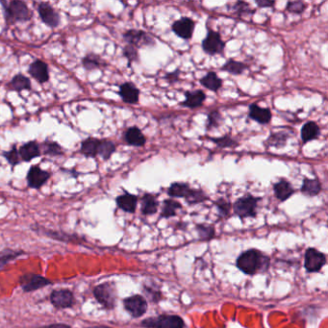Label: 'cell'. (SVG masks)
Here are the masks:
<instances>
[{
    "instance_id": "cell-1",
    "label": "cell",
    "mask_w": 328,
    "mask_h": 328,
    "mask_svg": "<svg viewBox=\"0 0 328 328\" xmlns=\"http://www.w3.org/2000/svg\"><path fill=\"white\" fill-rule=\"evenodd\" d=\"M271 265V259L262 251L250 248L241 254L237 261L236 267L247 275H255L259 272H266Z\"/></svg>"
},
{
    "instance_id": "cell-2",
    "label": "cell",
    "mask_w": 328,
    "mask_h": 328,
    "mask_svg": "<svg viewBox=\"0 0 328 328\" xmlns=\"http://www.w3.org/2000/svg\"><path fill=\"white\" fill-rule=\"evenodd\" d=\"M0 3L3 7L4 19L7 25H13L17 22H26L32 19L31 11L23 1H1Z\"/></svg>"
},
{
    "instance_id": "cell-3",
    "label": "cell",
    "mask_w": 328,
    "mask_h": 328,
    "mask_svg": "<svg viewBox=\"0 0 328 328\" xmlns=\"http://www.w3.org/2000/svg\"><path fill=\"white\" fill-rule=\"evenodd\" d=\"M261 199V197H254L252 195H245L244 197H239L232 204L235 215L241 220L256 217L258 202Z\"/></svg>"
},
{
    "instance_id": "cell-4",
    "label": "cell",
    "mask_w": 328,
    "mask_h": 328,
    "mask_svg": "<svg viewBox=\"0 0 328 328\" xmlns=\"http://www.w3.org/2000/svg\"><path fill=\"white\" fill-rule=\"evenodd\" d=\"M143 328H185L184 319L177 315L163 314L156 317L143 319L141 322Z\"/></svg>"
},
{
    "instance_id": "cell-5",
    "label": "cell",
    "mask_w": 328,
    "mask_h": 328,
    "mask_svg": "<svg viewBox=\"0 0 328 328\" xmlns=\"http://www.w3.org/2000/svg\"><path fill=\"white\" fill-rule=\"evenodd\" d=\"M123 41L137 49L141 47H153L156 46V41L152 35L139 29H129L122 34Z\"/></svg>"
},
{
    "instance_id": "cell-6",
    "label": "cell",
    "mask_w": 328,
    "mask_h": 328,
    "mask_svg": "<svg viewBox=\"0 0 328 328\" xmlns=\"http://www.w3.org/2000/svg\"><path fill=\"white\" fill-rule=\"evenodd\" d=\"M201 48L210 56H225V42L222 39L220 32L208 28L206 37L201 43Z\"/></svg>"
},
{
    "instance_id": "cell-7",
    "label": "cell",
    "mask_w": 328,
    "mask_h": 328,
    "mask_svg": "<svg viewBox=\"0 0 328 328\" xmlns=\"http://www.w3.org/2000/svg\"><path fill=\"white\" fill-rule=\"evenodd\" d=\"M95 299L98 300L104 307L113 309L117 301V291L112 283H103L98 285L94 291Z\"/></svg>"
},
{
    "instance_id": "cell-8",
    "label": "cell",
    "mask_w": 328,
    "mask_h": 328,
    "mask_svg": "<svg viewBox=\"0 0 328 328\" xmlns=\"http://www.w3.org/2000/svg\"><path fill=\"white\" fill-rule=\"evenodd\" d=\"M326 265L325 254L309 247L304 254V268L307 272H319Z\"/></svg>"
},
{
    "instance_id": "cell-9",
    "label": "cell",
    "mask_w": 328,
    "mask_h": 328,
    "mask_svg": "<svg viewBox=\"0 0 328 328\" xmlns=\"http://www.w3.org/2000/svg\"><path fill=\"white\" fill-rule=\"evenodd\" d=\"M41 20L49 28H57L61 24V17L52 5L48 2H41L37 7Z\"/></svg>"
},
{
    "instance_id": "cell-10",
    "label": "cell",
    "mask_w": 328,
    "mask_h": 328,
    "mask_svg": "<svg viewBox=\"0 0 328 328\" xmlns=\"http://www.w3.org/2000/svg\"><path fill=\"white\" fill-rule=\"evenodd\" d=\"M123 304L125 310L135 319L142 317L149 308V303L145 298L140 295H134L125 299L123 300Z\"/></svg>"
},
{
    "instance_id": "cell-11",
    "label": "cell",
    "mask_w": 328,
    "mask_h": 328,
    "mask_svg": "<svg viewBox=\"0 0 328 328\" xmlns=\"http://www.w3.org/2000/svg\"><path fill=\"white\" fill-rule=\"evenodd\" d=\"M51 177V173L47 170L41 169L40 166H31L26 174V181L29 188L34 190H40L45 186L47 181Z\"/></svg>"
},
{
    "instance_id": "cell-12",
    "label": "cell",
    "mask_w": 328,
    "mask_h": 328,
    "mask_svg": "<svg viewBox=\"0 0 328 328\" xmlns=\"http://www.w3.org/2000/svg\"><path fill=\"white\" fill-rule=\"evenodd\" d=\"M196 29V21L191 18L183 17L175 20L171 25V31L180 39L190 41Z\"/></svg>"
},
{
    "instance_id": "cell-13",
    "label": "cell",
    "mask_w": 328,
    "mask_h": 328,
    "mask_svg": "<svg viewBox=\"0 0 328 328\" xmlns=\"http://www.w3.org/2000/svg\"><path fill=\"white\" fill-rule=\"evenodd\" d=\"M28 74L40 84H45L49 81V67L43 60L36 59L32 62L28 67Z\"/></svg>"
},
{
    "instance_id": "cell-14",
    "label": "cell",
    "mask_w": 328,
    "mask_h": 328,
    "mask_svg": "<svg viewBox=\"0 0 328 328\" xmlns=\"http://www.w3.org/2000/svg\"><path fill=\"white\" fill-rule=\"evenodd\" d=\"M118 94L121 96V98L124 103L135 105V104L139 103L141 92L134 83L124 82L122 85H120Z\"/></svg>"
},
{
    "instance_id": "cell-15",
    "label": "cell",
    "mask_w": 328,
    "mask_h": 328,
    "mask_svg": "<svg viewBox=\"0 0 328 328\" xmlns=\"http://www.w3.org/2000/svg\"><path fill=\"white\" fill-rule=\"evenodd\" d=\"M248 118L261 125H266L272 122V113L268 107L263 108L257 103H252L248 107Z\"/></svg>"
},
{
    "instance_id": "cell-16",
    "label": "cell",
    "mask_w": 328,
    "mask_h": 328,
    "mask_svg": "<svg viewBox=\"0 0 328 328\" xmlns=\"http://www.w3.org/2000/svg\"><path fill=\"white\" fill-rule=\"evenodd\" d=\"M19 282H20L22 289L26 291H35V290L41 289L48 284H50V282L49 280H47V278H45L41 275L33 274V273L24 274L20 278Z\"/></svg>"
},
{
    "instance_id": "cell-17",
    "label": "cell",
    "mask_w": 328,
    "mask_h": 328,
    "mask_svg": "<svg viewBox=\"0 0 328 328\" xmlns=\"http://www.w3.org/2000/svg\"><path fill=\"white\" fill-rule=\"evenodd\" d=\"M184 95H185V100L182 101L180 105L192 110L202 107L207 98L206 94L202 90L186 91Z\"/></svg>"
},
{
    "instance_id": "cell-18",
    "label": "cell",
    "mask_w": 328,
    "mask_h": 328,
    "mask_svg": "<svg viewBox=\"0 0 328 328\" xmlns=\"http://www.w3.org/2000/svg\"><path fill=\"white\" fill-rule=\"evenodd\" d=\"M272 190L274 197L280 202H285L296 193V190L293 187L291 182L285 178H281L279 181L275 182L272 185Z\"/></svg>"
},
{
    "instance_id": "cell-19",
    "label": "cell",
    "mask_w": 328,
    "mask_h": 328,
    "mask_svg": "<svg viewBox=\"0 0 328 328\" xmlns=\"http://www.w3.org/2000/svg\"><path fill=\"white\" fill-rule=\"evenodd\" d=\"M123 140L128 145L136 148H142L147 143V137L138 126L127 128L123 134Z\"/></svg>"
},
{
    "instance_id": "cell-20",
    "label": "cell",
    "mask_w": 328,
    "mask_h": 328,
    "mask_svg": "<svg viewBox=\"0 0 328 328\" xmlns=\"http://www.w3.org/2000/svg\"><path fill=\"white\" fill-rule=\"evenodd\" d=\"M19 153L21 161L25 163H29L30 161L42 156L40 144L36 141H29L22 143L19 148Z\"/></svg>"
},
{
    "instance_id": "cell-21",
    "label": "cell",
    "mask_w": 328,
    "mask_h": 328,
    "mask_svg": "<svg viewBox=\"0 0 328 328\" xmlns=\"http://www.w3.org/2000/svg\"><path fill=\"white\" fill-rule=\"evenodd\" d=\"M138 199L139 198L137 196L132 195L128 192H124L123 195H121L116 198V203L122 211L134 214L138 205Z\"/></svg>"
},
{
    "instance_id": "cell-22",
    "label": "cell",
    "mask_w": 328,
    "mask_h": 328,
    "mask_svg": "<svg viewBox=\"0 0 328 328\" xmlns=\"http://www.w3.org/2000/svg\"><path fill=\"white\" fill-rule=\"evenodd\" d=\"M9 91L20 93L22 91H30L32 89V83L30 78L21 74L14 75V77L6 85Z\"/></svg>"
},
{
    "instance_id": "cell-23",
    "label": "cell",
    "mask_w": 328,
    "mask_h": 328,
    "mask_svg": "<svg viewBox=\"0 0 328 328\" xmlns=\"http://www.w3.org/2000/svg\"><path fill=\"white\" fill-rule=\"evenodd\" d=\"M291 135L289 131L272 132L265 141L266 148H274L277 150L283 149L287 145Z\"/></svg>"
},
{
    "instance_id": "cell-24",
    "label": "cell",
    "mask_w": 328,
    "mask_h": 328,
    "mask_svg": "<svg viewBox=\"0 0 328 328\" xmlns=\"http://www.w3.org/2000/svg\"><path fill=\"white\" fill-rule=\"evenodd\" d=\"M320 136V128L316 122L309 121L304 123L300 130V137L303 143L317 140Z\"/></svg>"
},
{
    "instance_id": "cell-25",
    "label": "cell",
    "mask_w": 328,
    "mask_h": 328,
    "mask_svg": "<svg viewBox=\"0 0 328 328\" xmlns=\"http://www.w3.org/2000/svg\"><path fill=\"white\" fill-rule=\"evenodd\" d=\"M75 298L72 293L68 290H58L51 294V302L60 308L70 307L74 304Z\"/></svg>"
},
{
    "instance_id": "cell-26",
    "label": "cell",
    "mask_w": 328,
    "mask_h": 328,
    "mask_svg": "<svg viewBox=\"0 0 328 328\" xmlns=\"http://www.w3.org/2000/svg\"><path fill=\"white\" fill-rule=\"evenodd\" d=\"M322 191V186L319 178H303L300 187V192L306 197H314L319 196Z\"/></svg>"
},
{
    "instance_id": "cell-27",
    "label": "cell",
    "mask_w": 328,
    "mask_h": 328,
    "mask_svg": "<svg viewBox=\"0 0 328 328\" xmlns=\"http://www.w3.org/2000/svg\"><path fill=\"white\" fill-rule=\"evenodd\" d=\"M159 201L154 195L145 193L141 197V214L143 216H152L158 212Z\"/></svg>"
},
{
    "instance_id": "cell-28",
    "label": "cell",
    "mask_w": 328,
    "mask_h": 328,
    "mask_svg": "<svg viewBox=\"0 0 328 328\" xmlns=\"http://www.w3.org/2000/svg\"><path fill=\"white\" fill-rule=\"evenodd\" d=\"M99 143L100 139L89 137L81 142L79 153L82 154L86 158H95L97 156Z\"/></svg>"
},
{
    "instance_id": "cell-29",
    "label": "cell",
    "mask_w": 328,
    "mask_h": 328,
    "mask_svg": "<svg viewBox=\"0 0 328 328\" xmlns=\"http://www.w3.org/2000/svg\"><path fill=\"white\" fill-rule=\"evenodd\" d=\"M199 82L200 85L203 86L205 89L212 91L214 93H217L224 84V81L218 77V75H216V71H213V70L208 71L206 75L201 77Z\"/></svg>"
},
{
    "instance_id": "cell-30",
    "label": "cell",
    "mask_w": 328,
    "mask_h": 328,
    "mask_svg": "<svg viewBox=\"0 0 328 328\" xmlns=\"http://www.w3.org/2000/svg\"><path fill=\"white\" fill-rule=\"evenodd\" d=\"M81 64L87 71H92L94 69H98L108 66L107 62L95 53L86 54L81 61Z\"/></svg>"
},
{
    "instance_id": "cell-31",
    "label": "cell",
    "mask_w": 328,
    "mask_h": 328,
    "mask_svg": "<svg viewBox=\"0 0 328 328\" xmlns=\"http://www.w3.org/2000/svg\"><path fill=\"white\" fill-rule=\"evenodd\" d=\"M42 155H47L50 157H60L65 154L63 148L59 142L51 140H46L40 144Z\"/></svg>"
},
{
    "instance_id": "cell-32",
    "label": "cell",
    "mask_w": 328,
    "mask_h": 328,
    "mask_svg": "<svg viewBox=\"0 0 328 328\" xmlns=\"http://www.w3.org/2000/svg\"><path fill=\"white\" fill-rule=\"evenodd\" d=\"M182 208H183L182 204L177 200H174L173 198L165 199L163 201V207L161 210L160 218H169V217L175 216L177 214V211Z\"/></svg>"
},
{
    "instance_id": "cell-33",
    "label": "cell",
    "mask_w": 328,
    "mask_h": 328,
    "mask_svg": "<svg viewBox=\"0 0 328 328\" xmlns=\"http://www.w3.org/2000/svg\"><path fill=\"white\" fill-rule=\"evenodd\" d=\"M247 68L248 66L244 62L237 61L234 59H229L225 62V65L221 67V70L225 71L229 75L238 76V75H243Z\"/></svg>"
},
{
    "instance_id": "cell-34",
    "label": "cell",
    "mask_w": 328,
    "mask_h": 328,
    "mask_svg": "<svg viewBox=\"0 0 328 328\" xmlns=\"http://www.w3.org/2000/svg\"><path fill=\"white\" fill-rule=\"evenodd\" d=\"M191 188L186 182H172L167 190V194L171 198H185Z\"/></svg>"
},
{
    "instance_id": "cell-35",
    "label": "cell",
    "mask_w": 328,
    "mask_h": 328,
    "mask_svg": "<svg viewBox=\"0 0 328 328\" xmlns=\"http://www.w3.org/2000/svg\"><path fill=\"white\" fill-rule=\"evenodd\" d=\"M188 205H196L199 203H203L209 199L206 193L201 189H195L191 188V190L188 193L187 197L184 198Z\"/></svg>"
},
{
    "instance_id": "cell-36",
    "label": "cell",
    "mask_w": 328,
    "mask_h": 328,
    "mask_svg": "<svg viewBox=\"0 0 328 328\" xmlns=\"http://www.w3.org/2000/svg\"><path fill=\"white\" fill-rule=\"evenodd\" d=\"M117 151V145L114 141L108 139L100 140V143L98 147L97 156L101 157L104 161H108L111 159L113 154Z\"/></svg>"
},
{
    "instance_id": "cell-37",
    "label": "cell",
    "mask_w": 328,
    "mask_h": 328,
    "mask_svg": "<svg viewBox=\"0 0 328 328\" xmlns=\"http://www.w3.org/2000/svg\"><path fill=\"white\" fill-rule=\"evenodd\" d=\"M207 139L209 141L214 142L216 147L221 150H226V149H234L239 147L240 142L235 140L234 138H232L230 135H225L223 137L220 138H211V137H207Z\"/></svg>"
},
{
    "instance_id": "cell-38",
    "label": "cell",
    "mask_w": 328,
    "mask_h": 328,
    "mask_svg": "<svg viewBox=\"0 0 328 328\" xmlns=\"http://www.w3.org/2000/svg\"><path fill=\"white\" fill-rule=\"evenodd\" d=\"M196 229L200 241L209 242L212 239H214L216 236V229L214 225L199 224L196 225Z\"/></svg>"
},
{
    "instance_id": "cell-39",
    "label": "cell",
    "mask_w": 328,
    "mask_h": 328,
    "mask_svg": "<svg viewBox=\"0 0 328 328\" xmlns=\"http://www.w3.org/2000/svg\"><path fill=\"white\" fill-rule=\"evenodd\" d=\"M224 123V118L218 110H212L207 116L206 130L216 129Z\"/></svg>"
},
{
    "instance_id": "cell-40",
    "label": "cell",
    "mask_w": 328,
    "mask_h": 328,
    "mask_svg": "<svg viewBox=\"0 0 328 328\" xmlns=\"http://www.w3.org/2000/svg\"><path fill=\"white\" fill-rule=\"evenodd\" d=\"M142 291L144 293L145 297L149 299L152 303H159L161 300H163V294L158 287L155 285H144Z\"/></svg>"
},
{
    "instance_id": "cell-41",
    "label": "cell",
    "mask_w": 328,
    "mask_h": 328,
    "mask_svg": "<svg viewBox=\"0 0 328 328\" xmlns=\"http://www.w3.org/2000/svg\"><path fill=\"white\" fill-rule=\"evenodd\" d=\"M2 156L6 159L12 168H15L21 162L20 156H19V149L17 148V144H13L11 150L8 151H4L2 153Z\"/></svg>"
},
{
    "instance_id": "cell-42",
    "label": "cell",
    "mask_w": 328,
    "mask_h": 328,
    "mask_svg": "<svg viewBox=\"0 0 328 328\" xmlns=\"http://www.w3.org/2000/svg\"><path fill=\"white\" fill-rule=\"evenodd\" d=\"M214 204L216 207L218 215L221 217L226 218L230 216V212L232 209V203L229 200L225 199L224 197H221V198H217L216 201H214Z\"/></svg>"
},
{
    "instance_id": "cell-43",
    "label": "cell",
    "mask_w": 328,
    "mask_h": 328,
    "mask_svg": "<svg viewBox=\"0 0 328 328\" xmlns=\"http://www.w3.org/2000/svg\"><path fill=\"white\" fill-rule=\"evenodd\" d=\"M233 12L238 16V17H243V16H249L252 17L255 14V10L251 9L249 4L245 1H237L233 5Z\"/></svg>"
},
{
    "instance_id": "cell-44",
    "label": "cell",
    "mask_w": 328,
    "mask_h": 328,
    "mask_svg": "<svg viewBox=\"0 0 328 328\" xmlns=\"http://www.w3.org/2000/svg\"><path fill=\"white\" fill-rule=\"evenodd\" d=\"M122 54H123L124 58L127 59L129 67L131 66L132 63H139L140 62L139 51H138V49L136 47L126 45L122 49Z\"/></svg>"
},
{
    "instance_id": "cell-45",
    "label": "cell",
    "mask_w": 328,
    "mask_h": 328,
    "mask_svg": "<svg viewBox=\"0 0 328 328\" xmlns=\"http://www.w3.org/2000/svg\"><path fill=\"white\" fill-rule=\"evenodd\" d=\"M306 3L301 1V0H296V1H289L286 4L285 10L291 14L295 15H301L305 12L306 10Z\"/></svg>"
},
{
    "instance_id": "cell-46",
    "label": "cell",
    "mask_w": 328,
    "mask_h": 328,
    "mask_svg": "<svg viewBox=\"0 0 328 328\" xmlns=\"http://www.w3.org/2000/svg\"><path fill=\"white\" fill-rule=\"evenodd\" d=\"M20 254H22V252H17V251L11 250V249H6V250L1 251L0 252V268L3 267L5 264H7L11 260L18 257Z\"/></svg>"
},
{
    "instance_id": "cell-47",
    "label": "cell",
    "mask_w": 328,
    "mask_h": 328,
    "mask_svg": "<svg viewBox=\"0 0 328 328\" xmlns=\"http://www.w3.org/2000/svg\"><path fill=\"white\" fill-rule=\"evenodd\" d=\"M180 75H181V70L179 68H176L174 71H171L165 75L164 79H166L169 85H173L180 81Z\"/></svg>"
},
{
    "instance_id": "cell-48",
    "label": "cell",
    "mask_w": 328,
    "mask_h": 328,
    "mask_svg": "<svg viewBox=\"0 0 328 328\" xmlns=\"http://www.w3.org/2000/svg\"><path fill=\"white\" fill-rule=\"evenodd\" d=\"M255 4L259 8H272L275 5L274 0H255Z\"/></svg>"
},
{
    "instance_id": "cell-49",
    "label": "cell",
    "mask_w": 328,
    "mask_h": 328,
    "mask_svg": "<svg viewBox=\"0 0 328 328\" xmlns=\"http://www.w3.org/2000/svg\"><path fill=\"white\" fill-rule=\"evenodd\" d=\"M40 328H70V326L67 324H64V323H55V324H50V325Z\"/></svg>"
},
{
    "instance_id": "cell-50",
    "label": "cell",
    "mask_w": 328,
    "mask_h": 328,
    "mask_svg": "<svg viewBox=\"0 0 328 328\" xmlns=\"http://www.w3.org/2000/svg\"><path fill=\"white\" fill-rule=\"evenodd\" d=\"M88 328H111V327H108V326H93V327H88Z\"/></svg>"
}]
</instances>
